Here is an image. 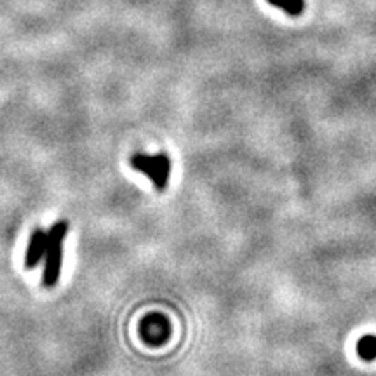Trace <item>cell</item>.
Instances as JSON below:
<instances>
[{"label": "cell", "instance_id": "obj_1", "mask_svg": "<svg viewBox=\"0 0 376 376\" xmlns=\"http://www.w3.org/2000/svg\"><path fill=\"white\" fill-rule=\"evenodd\" d=\"M68 233V223L67 221H58L53 225V228L47 233V249L44 254V286L54 287L60 280L61 275V265H63V244L65 237Z\"/></svg>", "mask_w": 376, "mask_h": 376}, {"label": "cell", "instance_id": "obj_2", "mask_svg": "<svg viewBox=\"0 0 376 376\" xmlns=\"http://www.w3.org/2000/svg\"><path fill=\"white\" fill-rule=\"evenodd\" d=\"M131 166L140 173L147 174L150 178L159 192L167 188L171 178V160L166 153H159V155H145V153H136L131 159Z\"/></svg>", "mask_w": 376, "mask_h": 376}, {"label": "cell", "instance_id": "obj_3", "mask_svg": "<svg viewBox=\"0 0 376 376\" xmlns=\"http://www.w3.org/2000/svg\"><path fill=\"white\" fill-rule=\"evenodd\" d=\"M140 335L148 345H162L169 338L171 326L166 320V317L160 316V313H153V316H148L143 319L140 326Z\"/></svg>", "mask_w": 376, "mask_h": 376}, {"label": "cell", "instance_id": "obj_4", "mask_svg": "<svg viewBox=\"0 0 376 376\" xmlns=\"http://www.w3.org/2000/svg\"><path fill=\"white\" fill-rule=\"evenodd\" d=\"M47 249V233L44 230H34L30 237V242H28L27 253H25V268L32 270L35 268L40 261H42L44 254Z\"/></svg>", "mask_w": 376, "mask_h": 376}, {"label": "cell", "instance_id": "obj_5", "mask_svg": "<svg viewBox=\"0 0 376 376\" xmlns=\"http://www.w3.org/2000/svg\"><path fill=\"white\" fill-rule=\"evenodd\" d=\"M357 354H359L361 359L364 361H375L376 359V337L373 335H368V337H363L357 343Z\"/></svg>", "mask_w": 376, "mask_h": 376}, {"label": "cell", "instance_id": "obj_6", "mask_svg": "<svg viewBox=\"0 0 376 376\" xmlns=\"http://www.w3.org/2000/svg\"><path fill=\"white\" fill-rule=\"evenodd\" d=\"M268 4H272V6L279 7V9L286 11L290 16H300L303 13V9H305V2L303 0H266Z\"/></svg>", "mask_w": 376, "mask_h": 376}]
</instances>
